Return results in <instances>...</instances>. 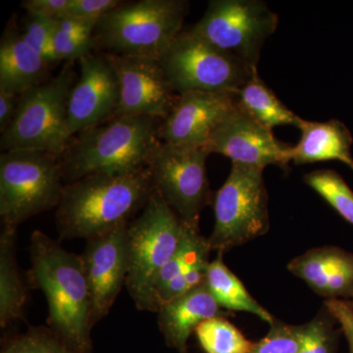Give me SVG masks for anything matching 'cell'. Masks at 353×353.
<instances>
[{"label": "cell", "instance_id": "obj_1", "mask_svg": "<svg viewBox=\"0 0 353 353\" xmlns=\"http://www.w3.org/2000/svg\"><path fill=\"white\" fill-rule=\"evenodd\" d=\"M154 187L146 168L130 175H94L65 183L55 222L63 240L88 241L129 224Z\"/></svg>", "mask_w": 353, "mask_h": 353}, {"label": "cell", "instance_id": "obj_2", "mask_svg": "<svg viewBox=\"0 0 353 353\" xmlns=\"http://www.w3.org/2000/svg\"><path fill=\"white\" fill-rule=\"evenodd\" d=\"M30 254L32 284L48 301V328L78 352L92 353V303L80 255L39 230L32 234Z\"/></svg>", "mask_w": 353, "mask_h": 353}, {"label": "cell", "instance_id": "obj_3", "mask_svg": "<svg viewBox=\"0 0 353 353\" xmlns=\"http://www.w3.org/2000/svg\"><path fill=\"white\" fill-rule=\"evenodd\" d=\"M161 122L146 116H122L79 132L60 157L65 183L145 170L162 143Z\"/></svg>", "mask_w": 353, "mask_h": 353}, {"label": "cell", "instance_id": "obj_4", "mask_svg": "<svg viewBox=\"0 0 353 353\" xmlns=\"http://www.w3.org/2000/svg\"><path fill=\"white\" fill-rule=\"evenodd\" d=\"M189 8L187 0L122 2L97 23L94 51L159 60L183 32Z\"/></svg>", "mask_w": 353, "mask_h": 353}, {"label": "cell", "instance_id": "obj_5", "mask_svg": "<svg viewBox=\"0 0 353 353\" xmlns=\"http://www.w3.org/2000/svg\"><path fill=\"white\" fill-rule=\"evenodd\" d=\"M75 62H65L54 78L20 95L11 124L2 132L1 152L38 150L61 157L70 141L67 111L72 88L78 80Z\"/></svg>", "mask_w": 353, "mask_h": 353}, {"label": "cell", "instance_id": "obj_6", "mask_svg": "<svg viewBox=\"0 0 353 353\" xmlns=\"http://www.w3.org/2000/svg\"><path fill=\"white\" fill-rule=\"evenodd\" d=\"M65 187L60 157L38 150H13L0 155L2 226L57 208Z\"/></svg>", "mask_w": 353, "mask_h": 353}, {"label": "cell", "instance_id": "obj_7", "mask_svg": "<svg viewBox=\"0 0 353 353\" xmlns=\"http://www.w3.org/2000/svg\"><path fill=\"white\" fill-rule=\"evenodd\" d=\"M187 228L155 190L141 214L128 225L126 288L141 310L148 311L153 280L178 252Z\"/></svg>", "mask_w": 353, "mask_h": 353}, {"label": "cell", "instance_id": "obj_8", "mask_svg": "<svg viewBox=\"0 0 353 353\" xmlns=\"http://www.w3.org/2000/svg\"><path fill=\"white\" fill-rule=\"evenodd\" d=\"M263 169L232 163L226 182L216 192L211 250L223 253L264 236L270 228Z\"/></svg>", "mask_w": 353, "mask_h": 353}, {"label": "cell", "instance_id": "obj_9", "mask_svg": "<svg viewBox=\"0 0 353 353\" xmlns=\"http://www.w3.org/2000/svg\"><path fill=\"white\" fill-rule=\"evenodd\" d=\"M159 63L178 94L190 92L234 94L257 71L256 67L216 48L190 30L176 37Z\"/></svg>", "mask_w": 353, "mask_h": 353}, {"label": "cell", "instance_id": "obj_10", "mask_svg": "<svg viewBox=\"0 0 353 353\" xmlns=\"http://www.w3.org/2000/svg\"><path fill=\"white\" fill-rule=\"evenodd\" d=\"M279 17L260 0H211L190 32L252 67L265 41L277 30Z\"/></svg>", "mask_w": 353, "mask_h": 353}, {"label": "cell", "instance_id": "obj_11", "mask_svg": "<svg viewBox=\"0 0 353 353\" xmlns=\"http://www.w3.org/2000/svg\"><path fill=\"white\" fill-rule=\"evenodd\" d=\"M210 155L204 146L188 148L161 143L148 169L154 190L187 226L199 230L202 210L211 201L206 173Z\"/></svg>", "mask_w": 353, "mask_h": 353}, {"label": "cell", "instance_id": "obj_12", "mask_svg": "<svg viewBox=\"0 0 353 353\" xmlns=\"http://www.w3.org/2000/svg\"><path fill=\"white\" fill-rule=\"evenodd\" d=\"M80 76L72 88L67 111L70 139L113 117L120 99L115 69L103 53H88L79 60Z\"/></svg>", "mask_w": 353, "mask_h": 353}, {"label": "cell", "instance_id": "obj_13", "mask_svg": "<svg viewBox=\"0 0 353 353\" xmlns=\"http://www.w3.org/2000/svg\"><path fill=\"white\" fill-rule=\"evenodd\" d=\"M105 55L120 85L119 104L113 117L146 116L164 120L180 94L169 83L159 60Z\"/></svg>", "mask_w": 353, "mask_h": 353}, {"label": "cell", "instance_id": "obj_14", "mask_svg": "<svg viewBox=\"0 0 353 353\" xmlns=\"http://www.w3.org/2000/svg\"><path fill=\"white\" fill-rule=\"evenodd\" d=\"M290 148L238 106L216 128L205 145L210 154L217 153L230 158L232 163L263 170L271 165L287 169L292 162Z\"/></svg>", "mask_w": 353, "mask_h": 353}, {"label": "cell", "instance_id": "obj_15", "mask_svg": "<svg viewBox=\"0 0 353 353\" xmlns=\"http://www.w3.org/2000/svg\"><path fill=\"white\" fill-rule=\"evenodd\" d=\"M128 225L88 240L80 255L90 290L92 326L108 314L121 290L126 285Z\"/></svg>", "mask_w": 353, "mask_h": 353}, {"label": "cell", "instance_id": "obj_16", "mask_svg": "<svg viewBox=\"0 0 353 353\" xmlns=\"http://www.w3.org/2000/svg\"><path fill=\"white\" fill-rule=\"evenodd\" d=\"M234 94L190 92L179 95L170 114L160 125L162 143L205 148L213 131L236 108Z\"/></svg>", "mask_w": 353, "mask_h": 353}, {"label": "cell", "instance_id": "obj_17", "mask_svg": "<svg viewBox=\"0 0 353 353\" xmlns=\"http://www.w3.org/2000/svg\"><path fill=\"white\" fill-rule=\"evenodd\" d=\"M211 252L201 230L188 226L178 252L153 280L148 311L157 312L164 304L203 284Z\"/></svg>", "mask_w": 353, "mask_h": 353}, {"label": "cell", "instance_id": "obj_18", "mask_svg": "<svg viewBox=\"0 0 353 353\" xmlns=\"http://www.w3.org/2000/svg\"><path fill=\"white\" fill-rule=\"evenodd\" d=\"M288 270L327 301H353V253L336 246L311 248L289 262Z\"/></svg>", "mask_w": 353, "mask_h": 353}, {"label": "cell", "instance_id": "obj_19", "mask_svg": "<svg viewBox=\"0 0 353 353\" xmlns=\"http://www.w3.org/2000/svg\"><path fill=\"white\" fill-rule=\"evenodd\" d=\"M157 313L158 326L167 345L179 353H187L190 334L201 323L223 317L205 283L164 304Z\"/></svg>", "mask_w": 353, "mask_h": 353}, {"label": "cell", "instance_id": "obj_20", "mask_svg": "<svg viewBox=\"0 0 353 353\" xmlns=\"http://www.w3.org/2000/svg\"><path fill=\"white\" fill-rule=\"evenodd\" d=\"M50 67L26 43L15 21H10L0 41V90L22 95L48 81Z\"/></svg>", "mask_w": 353, "mask_h": 353}, {"label": "cell", "instance_id": "obj_21", "mask_svg": "<svg viewBox=\"0 0 353 353\" xmlns=\"http://www.w3.org/2000/svg\"><path fill=\"white\" fill-rule=\"evenodd\" d=\"M297 129L301 132V139L290 148V161L296 165L339 161L353 171V138L345 123L336 119H303Z\"/></svg>", "mask_w": 353, "mask_h": 353}, {"label": "cell", "instance_id": "obj_22", "mask_svg": "<svg viewBox=\"0 0 353 353\" xmlns=\"http://www.w3.org/2000/svg\"><path fill=\"white\" fill-rule=\"evenodd\" d=\"M17 228L2 226L0 234V326L7 328L24 314L27 290L16 259Z\"/></svg>", "mask_w": 353, "mask_h": 353}, {"label": "cell", "instance_id": "obj_23", "mask_svg": "<svg viewBox=\"0 0 353 353\" xmlns=\"http://www.w3.org/2000/svg\"><path fill=\"white\" fill-rule=\"evenodd\" d=\"M234 99L238 108L270 130L288 125L299 128L303 121L260 78L259 70L234 92Z\"/></svg>", "mask_w": 353, "mask_h": 353}, {"label": "cell", "instance_id": "obj_24", "mask_svg": "<svg viewBox=\"0 0 353 353\" xmlns=\"http://www.w3.org/2000/svg\"><path fill=\"white\" fill-rule=\"evenodd\" d=\"M223 253L210 261L206 271L205 285L221 308L243 311L257 316L260 320L273 324V315L248 292L240 279L230 270L223 260Z\"/></svg>", "mask_w": 353, "mask_h": 353}, {"label": "cell", "instance_id": "obj_25", "mask_svg": "<svg viewBox=\"0 0 353 353\" xmlns=\"http://www.w3.org/2000/svg\"><path fill=\"white\" fill-rule=\"evenodd\" d=\"M194 333L205 353H250L254 347L255 343L224 317L201 323Z\"/></svg>", "mask_w": 353, "mask_h": 353}, {"label": "cell", "instance_id": "obj_26", "mask_svg": "<svg viewBox=\"0 0 353 353\" xmlns=\"http://www.w3.org/2000/svg\"><path fill=\"white\" fill-rule=\"evenodd\" d=\"M303 180L353 226V192L338 172L313 171L304 175Z\"/></svg>", "mask_w": 353, "mask_h": 353}, {"label": "cell", "instance_id": "obj_27", "mask_svg": "<svg viewBox=\"0 0 353 353\" xmlns=\"http://www.w3.org/2000/svg\"><path fill=\"white\" fill-rule=\"evenodd\" d=\"M1 353H82L65 343L52 330L32 327L7 339Z\"/></svg>", "mask_w": 353, "mask_h": 353}, {"label": "cell", "instance_id": "obj_28", "mask_svg": "<svg viewBox=\"0 0 353 353\" xmlns=\"http://www.w3.org/2000/svg\"><path fill=\"white\" fill-rule=\"evenodd\" d=\"M334 318L325 308L314 319L303 325V343L297 353H336L339 333Z\"/></svg>", "mask_w": 353, "mask_h": 353}, {"label": "cell", "instance_id": "obj_29", "mask_svg": "<svg viewBox=\"0 0 353 353\" xmlns=\"http://www.w3.org/2000/svg\"><path fill=\"white\" fill-rule=\"evenodd\" d=\"M303 326H292L275 320L270 331L250 353H297L303 343Z\"/></svg>", "mask_w": 353, "mask_h": 353}, {"label": "cell", "instance_id": "obj_30", "mask_svg": "<svg viewBox=\"0 0 353 353\" xmlns=\"http://www.w3.org/2000/svg\"><path fill=\"white\" fill-rule=\"evenodd\" d=\"M54 30L55 20L31 14H27L20 29L26 43L50 65L57 63L52 51Z\"/></svg>", "mask_w": 353, "mask_h": 353}, {"label": "cell", "instance_id": "obj_31", "mask_svg": "<svg viewBox=\"0 0 353 353\" xmlns=\"http://www.w3.org/2000/svg\"><path fill=\"white\" fill-rule=\"evenodd\" d=\"M95 50L94 36L80 37L54 30L52 51L55 62H75Z\"/></svg>", "mask_w": 353, "mask_h": 353}, {"label": "cell", "instance_id": "obj_32", "mask_svg": "<svg viewBox=\"0 0 353 353\" xmlns=\"http://www.w3.org/2000/svg\"><path fill=\"white\" fill-rule=\"evenodd\" d=\"M120 0H69L65 15L99 23L103 16L120 6Z\"/></svg>", "mask_w": 353, "mask_h": 353}, {"label": "cell", "instance_id": "obj_33", "mask_svg": "<svg viewBox=\"0 0 353 353\" xmlns=\"http://www.w3.org/2000/svg\"><path fill=\"white\" fill-rule=\"evenodd\" d=\"M325 308L340 325L347 339L350 353H353V301H326Z\"/></svg>", "mask_w": 353, "mask_h": 353}, {"label": "cell", "instance_id": "obj_34", "mask_svg": "<svg viewBox=\"0 0 353 353\" xmlns=\"http://www.w3.org/2000/svg\"><path fill=\"white\" fill-rule=\"evenodd\" d=\"M69 0H25L21 2L27 14L57 20L66 14Z\"/></svg>", "mask_w": 353, "mask_h": 353}, {"label": "cell", "instance_id": "obj_35", "mask_svg": "<svg viewBox=\"0 0 353 353\" xmlns=\"http://www.w3.org/2000/svg\"><path fill=\"white\" fill-rule=\"evenodd\" d=\"M20 95L0 90V132L6 131L17 111Z\"/></svg>", "mask_w": 353, "mask_h": 353}]
</instances>
